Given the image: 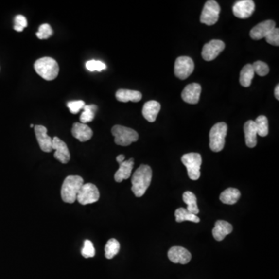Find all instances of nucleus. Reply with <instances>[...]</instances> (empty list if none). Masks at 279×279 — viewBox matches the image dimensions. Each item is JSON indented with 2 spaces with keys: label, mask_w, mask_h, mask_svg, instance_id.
<instances>
[{
  "label": "nucleus",
  "mask_w": 279,
  "mask_h": 279,
  "mask_svg": "<svg viewBox=\"0 0 279 279\" xmlns=\"http://www.w3.org/2000/svg\"><path fill=\"white\" fill-rule=\"evenodd\" d=\"M152 179V170L148 165H142L137 169L132 176L133 193L137 197H141L144 195L147 189L151 185Z\"/></svg>",
  "instance_id": "f257e3e1"
},
{
  "label": "nucleus",
  "mask_w": 279,
  "mask_h": 279,
  "mask_svg": "<svg viewBox=\"0 0 279 279\" xmlns=\"http://www.w3.org/2000/svg\"><path fill=\"white\" fill-rule=\"evenodd\" d=\"M84 185V180L79 175H69L65 178L61 186V199L66 203H75L81 188Z\"/></svg>",
  "instance_id": "f03ea898"
},
{
  "label": "nucleus",
  "mask_w": 279,
  "mask_h": 279,
  "mask_svg": "<svg viewBox=\"0 0 279 279\" xmlns=\"http://www.w3.org/2000/svg\"><path fill=\"white\" fill-rule=\"evenodd\" d=\"M36 72L47 81L55 79L59 73V65L57 61L50 57H41L35 63Z\"/></svg>",
  "instance_id": "7ed1b4c3"
},
{
  "label": "nucleus",
  "mask_w": 279,
  "mask_h": 279,
  "mask_svg": "<svg viewBox=\"0 0 279 279\" xmlns=\"http://www.w3.org/2000/svg\"><path fill=\"white\" fill-rule=\"evenodd\" d=\"M227 134V125L225 122H218L212 126L209 133V147L212 151L220 152L224 149Z\"/></svg>",
  "instance_id": "20e7f679"
},
{
  "label": "nucleus",
  "mask_w": 279,
  "mask_h": 279,
  "mask_svg": "<svg viewBox=\"0 0 279 279\" xmlns=\"http://www.w3.org/2000/svg\"><path fill=\"white\" fill-rule=\"evenodd\" d=\"M112 134L114 137L115 143L120 146H129L134 142H136L139 138L136 130L121 125L113 126Z\"/></svg>",
  "instance_id": "39448f33"
},
{
  "label": "nucleus",
  "mask_w": 279,
  "mask_h": 279,
  "mask_svg": "<svg viewBox=\"0 0 279 279\" xmlns=\"http://www.w3.org/2000/svg\"><path fill=\"white\" fill-rule=\"evenodd\" d=\"M182 162L187 168L188 175L190 179L198 180L200 177V168L202 165V156L198 153H189L182 157Z\"/></svg>",
  "instance_id": "423d86ee"
},
{
  "label": "nucleus",
  "mask_w": 279,
  "mask_h": 279,
  "mask_svg": "<svg viewBox=\"0 0 279 279\" xmlns=\"http://www.w3.org/2000/svg\"><path fill=\"white\" fill-rule=\"evenodd\" d=\"M220 6L214 0H209L205 3L201 14L200 21L206 25H214L220 17Z\"/></svg>",
  "instance_id": "0eeeda50"
},
{
  "label": "nucleus",
  "mask_w": 279,
  "mask_h": 279,
  "mask_svg": "<svg viewBox=\"0 0 279 279\" xmlns=\"http://www.w3.org/2000/svg\"><path fill=\"white\" fill-rule=\"evenodd\" d=\"M194 68L195 65L191 57L182 56L176 59L174 63V75L182 80L186 79L193 72Z\"/></svg>",
  "instance_id": "6e6552de"
},
{
  "label": "nucleus",
  "mask_w": 279,
  "mask_h": 279,
  "mask_svg": "<svg viewBox=\"0 0 279 279\" xmlns=\"http://www.w3.org/2000/svg\"><path fill=\"white\" fill-rule=\"evenodd\" d=\"M100 199V192L94 184L86 183L81 188L77 201L82 205L92 204Z\"/></svg>",
  "instance_id": "1a4fd4ad"
},
{
  "label": "nucleus",
  "mask_w": 279,
  "mask_h": 279,
  "mask_svg": "<svg viewBox=\"0 0 279 279\" xmlns=\"http://www.w3.org/2000/svg\"><path fill=\"white\" fill-rule=\"evenodd\" d=\"M225 44L220 40H212L203 46L202 57L205 61H210L218 57L224 50Z\"/></svg>",
  "instance_id": "9d476101"
},
{
  "label": "nucleus",
  "mask_w": 279,
  "mask_h": 279,
  "mask_svg": "<svg viewBox=\"0 0 279 279\" xmlns=\"http://www.w3.org/2000/svg\"><path fill=\"white\" fill-rule=\"evenodd\" d=\"M255 10V4L252 0L237 1L233 6V13L236 17L247 19L252 15Z\"/></svg>",
  "instance_id": "9b49d317"
},
{
  "label": "nucleus",
  "mask_w": 279,
  "mask_h": 279,
  "mask_svg": "<svg viewBox=\"0 0 279 279\" xmlns=\"http://www.w3.org/2000/svg\"><path fill=\"white\" fill-rule=\"evenodd\" d=\"M35 130L36 140L38 142L40 149L47 153L53 151V138L48 136L46 127L41 125H36L35 126Z\"/></svg>",
  "instance_id": "f8f14e48"
},
{
  "label": "nucleus",
  "mask_w": 279,
  "mask_h": 279,
  "mask_svg": "<svg viewBox=\"0 0 279 279\" xmlns=\"http://www.w3.org/2000/svg\"><path fill=\"white\" fill-rule=\"evenodd\" d=\"M52 147H53V150H55L54 157L57 159V161H59L62 164H67L70 161L71 155H70L67 144L63 140H61L57 137H54L53 138Z\"/></svg>",
  "instance_id": "ddd939ff"
},
{
  "label": "nucleus",
  "mask_w": 279,
  "mask_h": 279,
  "mask_svg": "<svg viewBox=\"0 0 279 279\" xmlns=\"http://www.w3.org/2000/svg\"><path fill=\"white\" fill-rule=\"evenodd\" d=\"M276 28V22L273 20H265L258 23L254 28L251 29L250 36L253 40H258L265 38L270 33Z\"/></svg>",
  "instance_id": "4468645a"
},
{
  "label": "nucleus",
  "mask_w": 279,
  "mask_h": 279,
  "mask_svg": "<svg viewBox=\"0 0 279 279\" xmlns=\"http://www.w3.org/2000/svg\"><path fill=\"white\" fill-rule=\"evenodd\" d=\"M168 258L175 264H188L191 261L192 255L187 249L182 247H173L168 251Z\"/></svg>",
  "instance_id": "2eb2a0df"
},
{
  "label": "nucleus",
  "mask_w": 279,
  "mask_h": 279,
  "mask_svg": "<svg viewBox=\"0 0 279 279\" xmlns=\"http://www.w3.org/2000/svg\"><path fill=\"white\" fill-rule=\"evenodd\" d=\"M202 87L198 83H192L186 86L182 92V98L184 101L190 104H197L199 103Z\"/></svg>",
  "instance_id": "dca6fc26"
},
{
  "label": "nucleus",
  "mask_w": 279,
  "mask_h": 279,
  "mask_svg": "<svg viewBox=\"0 0 279 279\" xmlns=\"http://www.w3.org/2000/svg\"><path fill=\"white\" fill-rule=\"evenodd\" d=\"M71 134L74 138L81 142L88 141L93 135L92 129L82 122H75L73 124Z\"/></svg>",
  "instance_id": "f3484780"
},
{
  "label": "nucleus",
  "mask_w": 279,
  "mask_h": 279,
  "mask_svg": "<svg viewBox=\"0 0 279 279\" xmlns=\"http://www.w3.org/2000/svg\"><path fill=\"white\" fill-rule=\"evenodd\" d=\"M161 109V105L158 102L155 100H151L146 103L143 106L142 113L144 118L148 122H153L156 121L157 115Z\"/></svg>",
  "instance_id": "a211bd4d"
},
{
  "label": "nucleus",
  "mask_w": 279,
  "mask_h": 279,
  "mask_svg": "<svg viewBox=\"0 0 279 279\" xmlns=\"http://www.w3.org/2000/svg\"><path fill=\"white\" fill-rule=\"evenodd\" d=\"M244 131L245 141L247 147L253 148L257 145L258 140V130H257L255 122L253 121H248L244 126Z\"/></svg>",
  "instance_id": "6ab92c4d"
},
{
  "label": "nucleus",
  "mask_w": 279,
  "mask_h": 279,
  "mask_svg": "<svg viewBox=\"0 0 279 279\" xmlns=\"http://www.w3.org/2000/svg\"><path fill=\"white\" fill-rule=\"evenodd\" d=\"M134 159H129L128 161H124L120 164L117 172L115 173L114 179L117 182H122L123 180L128 179L132 173L134 168Z\"/></svg>",
  "instance_id": "aec40b11"
},
{
  "label": "nucleus",
  "mask_w": 279,
  "mask_h": 279,
  "mask_svg": "<svg viewBox=\"0 0 279 279\" xmlns=\"http://www.w3.org/2000/svg\"><path fill=\"white\" fill-rule=\"evenodd\" d=\"M233 231V226L224 220L216 221L213 229H212V236L215 240L221 241L225 238L226 236Z\"/></svg>",
  "instance_id": "412c9836"
},
{
  "label": "nucleus",
  "mask_w": 279,
  "mask_h": 279,
  "mask_svg": "<svg viewBox=\"0 0 279 279\" xmlns=\"http://www.w3.org/2000/svg\"><path fill=\"white\" fill-rule=\"evenodd\" d=\"M116 98L118 101L127 103L131 101L138 103L142 99L141 92L130 89H119L116 93Z\"/></svg>",
  "instance_id": "4be33fe9"
},
{
  "label": "nucleus",
  "mask_w": 279,
  "mask_h": 279,
  "mask_svg": "<svg viewBox=\"0 0 279 279\" xmlns=\"http://www.w3.org/2000/svg\"><path fill=\"white\" fill-rule=\"evenodd\" d=\"M241 192L234 188H229L220 194V199L223 203L227 205L235 204L239 200Z\"/></svg>",
  "instance_id": "5701e85b"
},
{
  "label": "nucleus",
  "mask_w": 279,
  "mask_h": 279,
  "mask_svg": "<svg viewBox=\"0 0 279 279\" xmlns=\"http://www.w3.org/2000/svg\"><path fill=\"white\" fill-rule=\"evenodd\" d=\"M254 76V69L252 65L247 64L242 69L240 75V83L244 87H249L252 83L253 78Z\"/></svg>",
  "instance_id": "b1692460"
},
{
  "label": "nucleus",
  "mask_w": 279,
  "mask_h": 279,
  "mask_svg": "<svg viewBox=\"0 0 279 279\" xmlns=\"http://www.w3.org/2000/svg\"><path fill=\"white\" fill-rule=\"evenodd\" d=\"M184 203L187 205V209L192 214L197 215L199 212V208L197 206V199L195 194L192 192L187 191L182 195Z\"/></svg>",
  "instance_id": "393cba45"
},
{
  "label": "nucleus",
  "mask_w": 279,
  "mask_h": 279,
  "mask_svg": "<svg viewBox=\"0 0 279 279\" xmlns=\"http://www.w3.org/2000/svg\"><path fill=\"white\" fill-rule=\"evenodd\" d=\"M174 216H175L176 221L178 223L183 222L186 220L193 223H199L200 221L196 215L192 214L185 208L177 209L174 212Z\"/></svg>",
  "instance_id": "a878e982"
},
{
  "label": "nucleus",
  "mask_w": 279,
  "mask_h": 279,
  "mask_svg": "<svg viewBox=\"0 0 279 279\" xmlns=\"http://www.w3.org/2000/svg\"><path fill=\"white\" fill-rule=\"evenodd\" d=\"M96 110H97V105H94V104L85 105L83 113L80 116L81 122L86 124L87 122H92L95 118Z\"/></svg>",
  "instance_id": "bb28decb"
},
{
  "label": "nucleus",
  "mask_w": 279,
  "mask_h": 279,
  "mask_svg": "<svg viewBox=\"0 0 279 279\" xmlns=\"http://www.w3.org/2000/svg\"><path fill=\"white\" fill-rule=\"evenodd\" d=\"M121 249V244L117 240L112 238L107 241L105 247V257L107 259H112L118 254Z\"/></svg>",
  "instance_id": "cd10ccee"
},
{
  "label": "nucleus",
  "mask_w": 279,
  "mask_h": 279,
  "mask_svg": "<svg viewBox=\"0 0 279 279\" xmlns=\"http://www.w3.org/2000/svg\"><path fill=\"white\" fill-rule=\"evenodd\" d=\"M257 126L258 134L260 137H266L268 134V121L265 116H259L254 121Z\"/></svg>",
  "instance_id": "c85d7f7f"
},
{
  "label": "nucleus",
  "mask_w": 279,
  "mask_h": 279,
  "mask_svg": "<svg viewBox=\"0 0 279 279\" xmlns=\"http://www.w3.org/2000/svg\"><path fill=\"white\" fill-rule=\"evenodd\" d=\"M36 35L40 40H46L53 35V30L48 23H44L39 27Z\"/></svg>",
  "instance_id": "c756f323"
},
{
  "label": "nucleus",
  "mask_w": 279,
  "mask_h": 279,
  "mask_svg": "<svg viewBox=\"0 0 279 279\" xmlns=\"http://www.w3.org/2000/svg\"><path fill=\"white\" fill-rule=\"evenodd\" d=\"M252 68L254 73L258 74L259 76H265L269 72L268 65L263 61H255L252 65Z\"/></svg>",
  "instance_id": "7c9ffc66"
},
{
  "label": "nucleus",
  "mask_w": 279,
  "mask_h": 279,
  "mask_svg": "<svg viewBox=\"0 0 279 279\" xmlns=\"http://www.w3.org/2000/svg\"><path fill=\"white\" fill-rule=\"evenodd\" d=\"M96 254V250L94 248L93 244L92 241L86 240L85 241L83 248L82 249V255L85 258H92Z\"/></svg>",
  "instance_id": "2f4dec72"
},
{
  "label": "nucleus",
  "mask_w": 279,
  "mask_h": 279,
  "mask_svg": "<svg viewBox=\"0 0 279 279\" xmlns=\"http://www.w3.org/2000/svg\"><path fill=\"white\" fill-rule=\"evenodd\" d=\"M86 69L89 71H101L106 69V65L103 61L91 60L86 62Z\"/></svg>",
  "instance_id": "473e14b6"
},
{
  "label": "nucleus",
  "mask_w": 279,
  "mask_h": 279,
  "mask_svg": "<svg viewBox=\"0 0 279 279\" xmlns=\"http://www.w3.org/2000/svg\"><path fill=\"white\" fill-rule=\"evenodd\" d=\"M14 29L17 32H22L27 27V18L23 15H17L14 19Z\"/></svg>",
  "instance_id": "72a5a7b5"
},
{
  "label": "nucleus",
  "mask_w": 279,
  "mask_h": 279,
  "mask_svg": "<svg viewBox=\"0 0 279 279\" xmlns=\"http://www.w3.org/2000/svg\"><path fill=\"white\" fill-rule=\"evenodd\" d=\"M86 104L83 100H77V101H71L68 103L67 106L69 107V111L72 114H76L79 113L81 109H83Z\"/></svg>",
  "instance_id": "f704fd0d"
},
{
  "label": "nucleus",
  "mask_w": 279,
  "mask_h": 279,
  "mask_svg": "<svg viewBox=\"0 0 279 279\" xmlns=\"http://www.w3.org/2000/svg\"><path fill=\"white\" fill-rule=\"evenodd\" d=\"M266 41L268 44H272L274 46L279 45V28H275L269 35L265 37Z\"/></svg>",
  "instance_id": "c9c22d12"
},
{
  "label": "nucleus",
  "mask_w": 279,
  "mask_h": 279,
  "mask_svg": "<svg viewBox=\"0 0 279 279\" xmlns=\"http://www.w3.org/2000/svg\"><path fill=\"white\" fill-rule=\"evenodd\" d=\"M125 161V156L123 155H118L117 157V161L119 164Z\"/></svg>",
  "instance_id": "e433bc0d"
},
{
  "label": "nucleus",
  "mask_w": 279,
  "mask_h": 279,
  "mask_svg": "<svg viewBox=\"0 0 279 279\" xmlns=\"http://www.w3.org/2000/svg\"><path fill=\"white\" fill-rule=\"evenodd\" d=\"M275 96H276L277 100H279V86L278 85L276 87V89H275Z\"/></svg>",
  "instance_id": "4c0bfd02"
},
{
  "label": "nucleus",
  "mask_w": 279,
  "mask_h": 279,
  "mask_svg": "<svg viewBox=\"0 0 279 279\" xmlns=\"http://www.w3.org/2000/svg\"><path fill=\"white\" fill-rule=\"evenodd\" d=\"M31 128H33V127H35V125L31 124Z\"/></svg>",
  "instance_id": "58836bf2"
}]
</instances>
